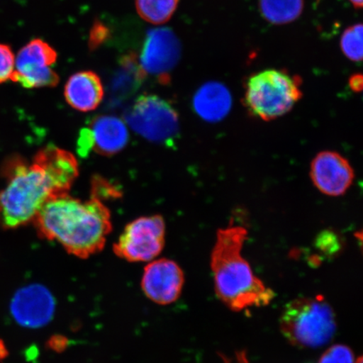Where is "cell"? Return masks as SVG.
Masks as SVG:
<instances>
[{"label":"cell","mask_w":363,"mask_h":363,"mask_svg":"<svg viewBox=\"0 0 363 363\" xmlns=\"http://www.w3.org/2000/svg\"><path fill=\"white\" fill-rule=\"evenodd\" d=\"M33 222L40 238L55 240L79 258L101 252L112 230L110 211L101 199L84 201L68 194L50 199Z\"/></svg>","instance_id":"7a4b0ae2"},{"label":"cell","mask_w":363,"mask_h":363,"mask_svg":"<svg viewBox=\"0 0 363 363\" xmlns=\"http://www.w3.org/2000/svg\"><path fill=\"white\" fill-rule=\"evenodd\" d=\"M316 246L325 253L333 254L340 249V242L337 235L330 230H325L318 235Z\"/></svg>","instance_id":"44dd1931"},{"label":"cell","mask_w":363,"mask_h":363,"mask_svg":"<svg viewBox=\"0 0 363 363\" xmlns=\"http://www.w3.org/2000/svg\"><path fill=\"white\" fill-rule=\"evenodd\" d=\"M16 57L11 47L0 44V84L11 80L15 70Z\"/></svg>","instance_id":"ffe728a7"},{"label":"cell","mask_w":363,"mask_h":363,"mask_svg":"<svg viewBox=\"0 0 363 363\" xmlns=\"http://www.w3.org/2000/svg\"><path fill=\"white\" fill-rule=\"evenodd\" d=\"M104 95L101 78L92 71L76 72L67 80L65 88L66 101L82 112L96 110Z\"/></svg>","instance_id":"5bb4252c"},{"label":"cell","mask_w":363,"mask_h":363,"mask_svg":"<svg viewBox=\"0 0 363 363\" xmlns=\"http://www.w3.org/2000/svg\"><path fill=\"white\" fill-rule=\"evenodd\" d=\"M165 230V222L160 216L138 218L125 226L113 245V252L130 262H151L164 247Z\"/></svg>","instance_id":"52a82bcc"},{"label":"cell","mask_w":363,"mask_h":363,"mask_svg":"<svg viewBox=\"0 0 363 363\" xmlns=\"http://www.w3.org/2000/svg\"><path fill=\"white\" fill-rule=\"evenodd\" d=\"M181 43L169 28L149 30L140 57L144 74L156 76L162 83L169 81V75L181 57Z\"/></svg>","instance_id":"9c48e42d"},{"label":"cell","mask_w":363,"mask_h":363,"mask_svg":"<svg viewBox=\"0 0 363 363\" xmlns=\"http://www.w3.org/2000/svg\"><path fill=\"white\" fill-rule=\"evenodd\" d=\"M184 274L174 261L159 259L145 267L142 279L143 291L157 305L167 306L180 297Z\"/></svg>","instance_id":"8fae6325"},{"label":"cell","mask_w":363,"mask_h":363,"mask_svg":"<svg viewBox=\"0 0 363 363\" xmlns=\"http://www.w3.org/2000/svg\"><path fill=\"white\" fill-rule=\"evenodd\" d=\"M352 4V6L356 9H361L362 7V0H349Z\"/></svg>","instance_id":"cb8c5ba5"},{"label":"cell","mask_w":363,"mask_h":363,"mask_svg":"<svg viewBox=\"0 0 363 363\" xmlns=\"http://www.w3.org/2000/svg\"><path fill=\"white\" fill-rule=\"evenodd\" d=\"M313 184L322 194L337 197L346 194L354 180L350 163L338 152L325 151L317 154L311 165Z\"/></svg>","instance_id":"4fadbf2b"},{"label":"cell","mask_w":363,"mask_h":363,"mask_svg":"<svg viewBox=\"0 0 363 363\" xmlns=\"http://www.w3.org/2000/svg\"><path fill=\"white\" fill-rule=\"evenodd\" d=\"M349 84H350V88L355 91V92H361L362 89V76L360 74H355L351 77L350 82H349Z\"/></svg>","instance_id":"603a6c76"},{"label":"cell","mask_w":363,"mask_h":363,"mask_svg":"<svg viewBox=\"0 0 363 363\" xmlns=\"http://www.w3.org/2000/svg\"><path fill=\"white\" fill-rule=\"evenodd\" d=\"M247 235L240 225L218 230L211 253L217 296L234 311L269 306L275 297L274 292L254 275L242 255Z\"/></svg>","instance_id":"3957f363"},{"label":"cell","mask_w":363,"mask_h":363,"mask_svg":"<svg viewBox=\"0 0 363 363\" xmlns=\"http://www.w3.org/2000/svg\"><path fill=\"white\" fill-rule=\"evenodd\" d=\"M262 15L275 25L288 24L301 16L303 0H259Z\"/></svg>","instance_id":"2e32d148"},{"label":"cell","mask_w":363,"mask_h":363,"mask_svg":"<svg viewBox=\"0 0 363 363\" xmlns=\"http://www.w3.org/2000/svg\"><path fill=\"white\" fill-rule=\"evenodd\" d=\"M362 24L354 25L349 27L340 39V48L344 55L353 62L362 60L363 39Z\"/></svg>","instance_id":"ac0fdd59"},{"label":"cell","mask_w":363,"mask_h":363,"mask_svg":"<svg viewBox=\"0 0 363 363\" xmlns=\"http://www.w3.org/2000/svg\"><path fill=\"white\" fill-rule=\"evenodd\" d=\"M356 363H363L362 357H360L359 358H358Z\"/></svg>","instance_id":"484cf974"},{"label":"cell","mask_w":363,"mask_h":363,"mask_svg":"<svg viewBox=\"0 0 363 363\" xmlns=\"http://www.w3.org/2000/svg\"><path fill=\"white\" fill-rule=\"evenodd\" d=\"M128 125L121 118L99 116L94 118L89 127L81 130L79 151L85 156L91 150L104 156L121 152L129 142Z\"/></svg>","instance_id":"30bf717a"},{"label":"cell","mask_w":363,"mask_h":363,"mask_svg":"<svg viewBox=\"0 0 363 363\" xmlns=\"http://www.w3.org/2000/svg\"><path fill=\"white\" fill-rule=\"evenodd\" d=\"M6 187L0 189V226L17 229L33 222L50 199L68 194L79 176V163L69 152L48 146L33 161L19 156L4 162Z\"/></svg>","instance_id":"6da1fadb"},{"label":"cell","mask_w":363,"mask_h":363,"mask_svg":"<svg viewBox=\"0 0 363 363\" xmlns=\"http://www.w3.org/2000/svg\"><path fill=\"white\" fill-rule=\"evenodd\" d=\"M108 35V29L106 26L101 24V23H97L94 26L92 30H91L90 34V47L91 48H96L99 44H101L104 42V40L107 38Z\"/></svg>","instance_id":"7402d4cb"},{"label":"cell","mask_w":363,"mask_h":363,"mask_svg":"<svg viewBox=\"0 0 363 363\" xmlns=\"http://www.w3.org/2000/svg\"><path fill=\"white\" fill-rule=\"evenodd\" d=\"M280 326L290 343L306 348L325 346L337 330L333 308L322 296L298 298L287 303Z\"/></svg>","instance_id":"277c9868"},{"label":"cell","mask_w":363,"mask_h":363,"mask_svg":"<svg viewBox=\"0 0 363 363\" xmlns=\"http://www.w3.org/2000/svg\"><path fill=\"white\" fill-rule=\"evenodd\" d=\"M233 99L228 89L219 82H208L194 94L193 106L203 121L217 122L228 115Z\"/></svg>","instance_id":"9a60e30c"},{"label":"cell","mask_w":363,"mask_h":363,"mask_svg":"<svg viewBox=\"0 0 363 363\" xmlns=\"http://www.w3.org/2000/svg\"><path fill=\"white\" fill-rule=\"evenodd\" d=\"M55 302L47 288L40 284H30L13 295L11 312L13 320L23 328H43L52 319Z\"/></svg>","instance_id":"7c38bea8"},{"label":"cell","mask_w":363,"mask_h":363,"mask_svg":"<svg viewBox=\"0 0 363 363\" xmlns=\"http://www.w3.org/2000/svg\"><path fill=\"white\" fill-rule=\"evenodd\" d=\"M178 4L179 0H135L138 15L153 25H162L169 21Z\"/></svg>","instance_id":"e0dca14e"},{"label":"cell","mask_w":363,"mask_h":363,"mask_svg":"<svg viewBox=\"0 0 363 363\" xmlns=\"http://www.w3.org/2000/svg\"><path fill=\"white\" fill-rule=\"evenodd\" d=\"M6 353V347H4L3 343H0V359L4 357V354Z\"/></svg>","instance_id":"d4e9b609"},{"label":"cell","mask_w":363,"mask_h":363,"mask_svg":"<svg viewBox=\"0 0 363 363\" xmlns=\"http://www.w3.org/2000/svg\"><path fill=\"white\" fill-rule=\"evenodd\" d=\"M301 79L284 71L266 70L251 77L245 103L252 115L265 121H274L292 110L302 98Z\"/></svg>","instance_id":"5b68a950"},{"label":"cell","mask_w":363,"mask_h":363,"mask_svg":"<svg viewBox=\"0 0 363 363\" xmlns=\"http://www.w3.org/2000/svg\"><path fill=\"white\" fill-rule=\"evenodd\" d=\"M319 363H354V354L344 345H335L322 355Z\"/></svg>","instance_id":"d6986e66"},{"label":"cell","mask_w":363,"mask_h":363,"mask_svg":"<svg viewBox=\"0 0 363 363\" xmlns=\"http://www.w3.org/2000/svg\"><path fill=\"white\" fill-rule=\"evenodd\" d=\"M57 60L55 49L48 43L40 39L30 40L18 53L11 80L26 89L55 87L59 77L52 66Z\"/></svg>","instance_id":"ba28073f"},{"label":"cell","mask_w":363,"mask_h":363,"mask_svg":"<svg viewBox=\"0 0 363 363\" xmlns=\"http://www.w3.org/2000/svg\"><path fill=\"white\" fill-rule=\"evenodd\" d=\"M125 123L149 142L172 146L179 133L178 113L155 94H143L125 113Z\"/></svg>","instance_id":"8992f818"}]
</instances>
